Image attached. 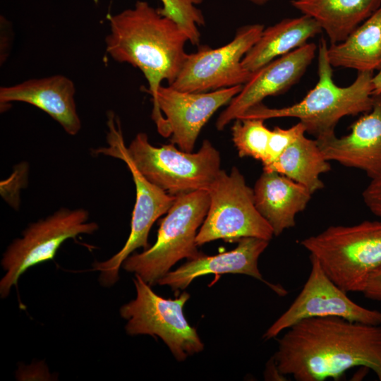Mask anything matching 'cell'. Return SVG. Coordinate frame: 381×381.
<instances>
[{
  "mask_svg": "<svg viewBox=\"0 0 381 381\" xmlns=\"http://www.w3.org/2000/svg\"><path fill=\"white\" fill-rule=\"evenodd\" d=\"M362 196L364 203L370 212L381 217V174L371 179Z\"/></svg>",
  "mask_w": 381,
  "mask_h": 381,
  "instance_id": "484cf974",
  "label": "cell"
},
{
  "mask_svg": "<svg viewBox=\"0 0 381 381\" xmlns=\"http://www.w3.org/2000/svg\"><path fill=\"white\" fill-rule=\"evenodd\" d=\"M363 294L367 298L381 301V267L370 275Z\"/></svg>",
  "mask_w": 381,
  "mask_h": 381,
  "instance_id": "4316f807",
  "label": "cell"
},
{
  "mask_svg": "<svg viewBox=\"0 0 381 381\" xmlns=\"http://www.w3.org/2000/svg\"><path fill=\"white\" fill-rule=\"evenodd\" d=\"M256 6H264L269 3L271 0H246Z\"/></svg>",
  "mask_w": 381,
  "mask_h": 381,
  "instance_id": "f1b7e54d",
  "label": "cell"
},
{
  "mask_svg": "<svg viewBox=\"0 0 381 381\" xmlns=\"http://www.w3.org/2000/svg\"><path fill=\"white\" fill-rule=\"evenodd\" d=\"M106 51L116 61L138 68L148 83L152 101L164 80L169 85L178 76L188 53L189 39L159 8L138 0L132 8L108 18Z\"/></svg>",
  "mask_w": 381,
  "mask_h": 381,
  "instance_id": "7a4b0ae2",
  "label": "cell"
},
{
  "mask_svg": "<svg viewBox=\"0 0 381 381\" xmlns=\"http://www.w3.org/2000/svg\"><path fill=\"white\" fill-rule=\"evenodd\" d=\"M133 281L136 296L119 310L121 317L126 320V333L159 337L179 362L201 352L204 344L183 313L190 294L184 291L176 298H164L140 276L135 274Z\"/></svg>",
  "mask_w": 381,
  "mask_h": 381,
  "instance_id": "ba28073f",
  "label": "cell"
},
{
  "mask_svg": "<svg viewBox=\"0 0 381 381\" xmlns=\"http://www.w3.org/2000/svg\"><path fill=\"white\" fill-rule=\"evenodd\" d=\"M160 13L174 20L186 32L189 42L198 45L200 41L199 27L205 24L199 6L203 0H160Z\"/></svg>",
  "mask_w": 381,
  "mask_h": 381,
  "instance_id": "cb8c5ba5",
  "label": "cell"
},
{
  "mask_svg": "<svg viewBox=\"0 0 381 381\" xmlns=\"http://www.w3.org/2000/svg\"><path fill=\"white\" fill-rule=\"evenodd\" d=\"M305 133V128L301 122L286 129L275 126L271 130L267 159L262 166H267L274 161L298 136Z\"/></svg>",
  "mask_w": 381,
  "mask_h": 381,
  "instance_id": "d4e9b609",
  "label": "cell"
},
{
  "mask_svg": "<svg viewBox=\"0 0 381 381\" xmlns=\"http://www.w3.org/2000/svg\"><path fill=\"white\" fill-rule=\"evenodd\" d=\"M324 157L318 141L301 134L274 161L263 167L264 171H275L306 187L313 194L324 187L320 176L331 165Z\"/></svg>",
  "mask_w": 381,
  "mask_h": 381,
  "instance_id": "7402d4cb",
  "label": "cell"
},
{
  "mask_svg": "<svg viewBox=\"0 0 381 381\" xmlns=\"http://www.w3.org/2000/svg\"><path fill=\"white\" fill-rule=\"evenodd\" d=\"M265 26L255 23L238 28L231 41L217 48L202 46L188 54L171 87L183 92H205L243 85L251 73L242 64L246 53L260 38Z\"/></svg>",
  "mask_w": 381,
  "mask_h": 381,
  "instance_id": "8fae6325",
  "label": "cell"
},
{
  "mask_svg": "<svg viewBox=\"0 0 381 381\" xmlns=\"http://www.w3.org/2000/svg\"><path fill=\"white\" fill-rule=\"evenodd\" d=\"M372 83L373 95H381V69L379 70L375 75H373Z\"/></svg>",
  "mask_w": 381,
  "mask_h": 381,
  "instance_id": "83f0119b",
  "label": "cell"
},
{
  "mask_svg": "<svg viewBox=\"0 0 381 381\" xmlns=\"http://www.w3.org/2000/svg\"><path fill=\"white\" fill-rule=\"evenodd\" d=\"M107 146L93 151L119 159L130 170L135 186V203L133 210L131 231L123 248L110 258L95 262L93 270L99 272V283L106 287L113 286L119 280V270L123 261L139 248H149L148 236L155 222L167 213L176 199L150 182L135 167L124 152V140L119 117L114 112L107 114Z\"/></svg>",
  "mask_w": 381,
  "mask_h": 381,
  "instance_id": "52a82bcc",
  "label": "cell"
},
{
  "mask_svg": "<svg viewBox=\"0 0 381 381\" xmlns=\"http://www.w3.org/2000/svg\"><path fill=\"white\" fill-rule=\"evenodd\" d=\"M207 191L210 202L196 236L198 246L217 239H272L273 230L255 207L253 189L236 167L230 174L222 169Z\"/></svg>",
  "mask_w": 381,
  "mask_h": 381,
  "instance_id": "30bf717a",
  "label": "cell"
},
{
  "mask_svg": "<svg viewBox=\"0 0 381 381\" xmlns=\"http://www.w3.org/2000/svg\"><path fill=\"white\" fill-rule=\"evenodd\" d=\"M210 202V194L205 190L176 195L160 223L154 245L140 253L130 255L122 267L154 286L179 260L200 255L202 253L198 250L196 236Z\"/></svg>",
  "mask_w": 381,
  "mask_h": 381,
  "instance_id": "5b68a950",
  "label": "cell"
},
{
  "mask_svg": "<svg viewBox=\"0 0 381 381\" xmlns=\"http://www.w3.org/2000/svg\"><path fill=\"white\" fill-rule=\"evenodd\" d=\"M292 6L313 18L331 44L343 42L381 6V0H292Z\"/></svg>",
  "mask_w": 381,
  "mask_h": 381,
  "instance_id": "ffe728a7",
  "label": "cell"
},
{
  "mask_svg": "<svg viewBox=\"0 0 381 381\" xmlns=\"http://www.w3.org/2000/svg\"><path fill=\"white\" fill-rule=\"evenodd\" d=\"M237 246L227 252L215 255L201 253L188 260L174 271H169L157 284L169 286L179 291L196 278L206 274H243L264 282L258 268V259L267 247L268 241L245 237L238 241Z\"/></svg>",
  "mask_w": 381,
  "mask_h": 381,
  "instance_id": "e0dca14e",
  "label": "cell"
},
{
  "mask_svg": "<svg viewBox=\"0 0 381 381\" xmlns=\"http://www.w3.org/2000/svg\"><path fill=\"white\" fill-rule=\"evenodd\" d=\"M274 362L297 381L339 380L349 369L365 367L381 381V327L339 317L311 318L285 330Z\"/></svg>",
  "mask_w": 381,
  "mask_h": 381,
  "instance_id": "6da1fadb",
  "label": "cell"
},
{
  "mask_svg": "<svg viewBox=\"0 0 381 381\" xmlns=\"http://www.w3.org/2000/svg\"><path fill=\"white\" fill-rule=\"evenodd\" d=\"M317 49L315 44L308 42L251 73L239 93L217 118V130L224 129L267 97L282 94L298 83L315 58Z\"/></svg>",
  "mask_w": 381,
  "mask_h": 381,
  "instance_id": "5bb4252c",
  "label": "cell"
},
{
  "mask_svg": "<svg viewBox=\"0 0 381 381\" xmlns=\"http://www.w3.org/2000/svg\"><path fill=\"white\" fill-rule=\"evenodd\" d=\"M242 85L205 92L178 90L162 85L153 102L152 119L159 133L192 152L198 135L210 117L239 93Z\"/></svg>",
  "mask_w": 381,
  "mask_h": 381,
  "instance_id": "7c38bea8",
  "label": "cell"
},
{
  "mask_svg": "<svg viewBox=\"0 0 381 381\" xmlns=\"http://www.w3.org/2000/svg\"><path fill=\"white\" fill-rule=\"evenodd\" d=\"M330 279L346 293H363L381 267V222L331 226L301 241Z\"/></svg>",
  "mask_w": 381,
  "mask_h": 381,
  "instance_id": "277c9868",
  "label": "cell"
},
{
  "mask_svg": "<svg viewBox=\"0 0 381 381\" xmlns=\"http://www.w3.org/2000/svg\"><path fill=\"white\" fill-rule=\"evenodd\" d=\"M262 119H236L231 127L232 140L240 157H250L265 163L271 134Z\"/></svg>",
  "mask_w": 381,
  "mask_h": 381,
  "instance_id": "603a6c76",
  "label": "cell"
},
{
  "mask_svg": "<svg viewBox=\"0 0 381 381\" xmlns=\"http://www.w3.org/2000/svg\"><path fill=\"white\" fill-rule=\"evenodd\" d=\"M322 31L319 24L308 16L284 18L263 30L258 40L243 57L242 64L253 73L306 44Z\"/></svg>",
  "mask_w": 381,
  "mask_h": 381,
  "instance_id": "d6986e66",
  "label": "cell"
},
{
  "mask_svg": "<svg viewBox=\"0 0 381 381\" xmlns=\"http://www.w3.org/2000/svg\"><path fill=\"white\" fill-rule=\"evenodd\" d=\"M316 140L328 161L361 169L370 179L381 174V95H374L373 108L351 126L349 134Z\"/></svg>",
  "mask_w": 381,
  "mask_h": 381,
  "instance_id": "9a60e30c",
  "label": "cell"
},
{
  "mask_svg": "<svg viewBox=\"0 0 381 381\" xmlns=\"http://www.w3.org/2000/svg\"><path fill=\"white\" fill-rule=\"evenodd\" d=\"M88 220L89 212L85 209L62 207L30 224L3 254L1 265L5 273L0 280L1 298L9 295L29 268L53 260L66 240L97 231L98 224Z\"/></svg>",
  "mask_w": 381,
  "mask_h": 381,
  "instance_id": "9c48e42d",
  "label": "cell"
},
{
  "mask_svg": "<svg viewBox=\"0 0 381 381\" xmlns=\"http://www.w3.org/2000/svg\"><path fill=\"white\" fill-rule=\"evenodd\" d=\"M310 271L299 294L287 310L267 329L265 340L277 337L301 320L311 318L339 317L351 322L380 325L381 312L365 308L325 274L318 260L310 255Z\"/></svg>",
  "mask_w": 381,
  "mask_h": 381,
  "instance_id": "4fadbf2b",
  "label": "cell"
},
{
  "mask_svg": "<svg viewBox=\"0 0 381 381\" xmlns=\"http://www.w3.org/2000/svg\"><path fill=\"white\" fill-rule=\"evenodd\" d=\"M332 67L358 72L381 69V6L343 42L327 48Z\"/></svg>",
  "mask_w": 381,
  "mask_h": 381,
  "instance_id": "44dd1931",
  "label": "cell"
},
{
  "mask_svg": "<svg viewBox=\"0 0 381 381\" xmlns=\"http://www.w3.org/2000/svg\"><path fill=\"white\" fill-rule=\"evenodd\" d=\"M73 82L62 75L30 79L12 86L1 87L0 104L13 102L31 104L47 114L70 135L81 129L75 102Z\"/></svg>",
  "mask_w": 381,
  "mask_h": 381,
  "instance_id": "2e32d148",
  "label": "cell"
},
{
  "mask_svg": "<svg viewBox=\"0 0 381 381\" xmlns=\"http://www.w3.org/2000/svg\"><path fill=\"white\" fill-rule=\"evenodd\" d=\"M123 149L150 182L174 196L207 190L222 170L219 152L208 140L192 153L177 150L173 143L155 147L146 133H138Z\"/></svg>",
  "mask_w": 381,
  "mask_h": 381,
  "instance_id": "8992f818",
  "label": "cell"
},
{
  "mask_svg": "<svg viewBox=\"0 0 381 381\" xmlns=\"http://www.w3.org/2000/svg\"><path fill=\"white\" fill-rule=\"evenodd\" d=\"M254 202L272 227L274 236L296 224V214L309 202L312 193L304 186L275 171H264L254 188Z\"/></svg>",
  "mask_w": 381,
  "mask_h": 381,
  "instance_id": "ac0fdd59",
  "label": "cell"
},
{
  "mask_svg": "<svg viewBox=\"0 0 381 381\" xmlns=\"http://www.w3.org/2000/svg\"><path fill=\"white\" fill-rule=\"evenodd\" d=\"M327 48L326 40L321 37L318 53V81L299 102L282 108H269L260 103L238 119L296 118L306 133L321 140L335 134L334 128L341 118L370 111L374 103L373 72H358L350 85H337Z\"/></svg>",
  "mask_w": 381,
  "mask_h": 381,
  "instance_id": "3957f363",
  "label": "cell"
}]
</instances>
